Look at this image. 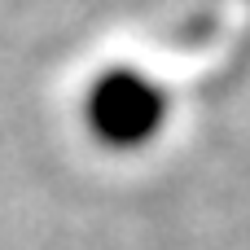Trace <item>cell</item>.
<instances>
[{
  "label": "cell",
  "mask_w": 250,
  "mask_h": 250,
  "mask_svg": "<svg viewBox=\"0 0 250 250\" xmlns=\"http://www.w3.org/2000/svg\"><path fill=\"white\" fill-rule=\"evenodd\" d=\"M88 119L92 132L110 145H136L158 132L163 123V97L154 83H145L132 70H110L97 79L88 97Z\"/></svg>",
  "instance_id": "6da1fadb"
}]
</instances>
